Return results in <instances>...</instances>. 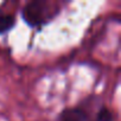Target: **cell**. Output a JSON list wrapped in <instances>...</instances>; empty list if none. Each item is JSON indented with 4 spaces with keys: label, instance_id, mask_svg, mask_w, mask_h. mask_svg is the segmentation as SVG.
<instances>
[{
    "label": "cell",
    "instance_id": "cell-3",
    "mask_svg": "<svg viewBox=\"0 0 121 121\" xmlns=\"http://www.w3.org/2000/svg\"><path fill=\"white\" fill-rule=\"evenodd\" d=\"M14 25V17L12 14L0 12V33L6 32Z\"/></svg>",
    "mask_w": 121,
    "mask_h": 121
},
{
    "label": "cell",
    "instance_id": "cell-1",
    "mask_svg": "<svg viewBox=\"0 0 121 121\" xmlns=\"http://www.w3.org/2000/svg\"><path fill=\"white\" fill-rule=\"evenodd\" d=\"M59 11L58 5L55 1H38L29 3L23 12L25 22H27L31 26H40L49 20H51Z\"/></svg>",
    "mask_w": 121,
    "mask_h": 121
},
{
    "label": "cell",
    "instance_id": "cell-2",
    "mask_svg": "<svg viewBox=\"0 0 121 121\" xmlns=\"http://www.w3.org/2000/svg\"><path fill=\"white\" fill-rule=\"evenodd\" d=\"M58 121H93V119L81 108H69L60 113Z\"/></svg>",
    "mask_w": 121,
    "mask_h": 121
}]
</instances>
